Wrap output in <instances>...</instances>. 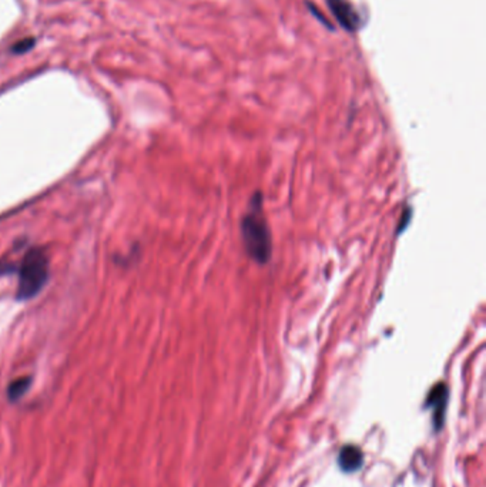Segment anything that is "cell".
I'll return each instance as SVG.
<instances>
[{"label":"cell","mask_w":486,"mask_h":487,"mask_svg":"<svg viewBox=\"0 0 486 487\" xmlns=\"http://www.w3.org/2000/svg\"><path fill=\"white\" fill-rule=\"evenodd\" d=\"M241 236L250 258L257 264H267L270 261L273 242L270 226L263 211L261 192H256L250 201L247 212L242 217Z\"/></svg>","instance_id":"obj_1"},{"label":"cell","mask_w":486,"mask_h":487,"mask_svg":"<svg viewBox=\"0 0 486 487\" xmlns=\"http://www.w3.org/2000/svg\"><path fill=\"white\" fill-rule=\"evenodd\" d=\"M49 278V258L42 248H32L26 253L19 268L18 300L26 301L36 297Z\"/></svg>","instance_id":"obj_2"},{"label":"cell","mask_w":486,"mask_h":487,"mask_svg":"<svg viewBox=\"0 0 486 487\" xmlns=\"http://www.w3.org/2000/svg\"><path fill=\"white\" fill-rule=\"evenodd\" d=\"M333 15L338 23L348 32H354L360 28V16L355 8L348 0H327Z\"/></svg>","instance_id":"obj_3"},{"label":"cell","mask_w":486,"mask_h":487,"mask_svg":"<svg viewBox=\"0 0 486 487\" xmlns=\"http://www.w3.org/2000/svg\"><path fill=\"white\" fill-rule=\"evenodd\" d=\"M340 466L345 471H355L362 464V452L357 446H345L340 452Z\"/></svg>","instance_id":"obj_4"},{"label":"cell","mask_w":486,"mask_h":487,"mask_svg":"<svg viewBox=\"0 0 486 487\" xmlns=\"http://www.w3.org/2000/svg\"><path fill=\"white\" fill-rule=\"evenodd\" d=\"M446 396H448V390L445 388V385L439 383L436 385L431 393H429V399H428V403L431 406L435 407V419L436 422H442V415L441 412L445 410V405H446Z\"/></svg>","instance_id":"obj_5"},{"label":"cell","mask_w":486,"mask_h":487,"mask_svg":"<svg viewBox=\"0 0 486 487\" xmlns=\"http://www.w3.org/2000/svg\"><path fill=\"white\" fill-rule=\"evenodd\" d=\"M31 385H32V378H19V379L14 381L8 389L9 399L11 400L21 399L29 390Z\"/></svg>","instance_id":"obj_6"},{"label":"cell","mask_w":486,"mask_h":487,"mask_svg":"<svg viewBox=\"0 0 486 487\" xmlns=\"http://www.w3.org/2000/svg\"><path fill=\"white\" fill-rule=\"evenodd\" d=\"M36 45V40L33 38H26V39H22L19 42H16L14 46H12V53L15 55H25L28 53L29 50H32Z\"/></svg>","instance_id":"obj_7"}]
</instances>
